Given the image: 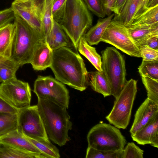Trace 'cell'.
I'll return each instance as SVG.
<instances>
[{
	"mask_svg": "<svg viewBox=\"0 0 158 158\" xmlns=\"http://www.w3.org/2000/svg\"><path fill=\"white\" fill-rule=\"evenodd\" d=\"M50 68L56 80L75 89L82 91L89 85V72L83 59L68 47L53 51Z\"/></svg>",
	"mask_w": 158,
	"mask_h": 158,
	"instance_id": "6da1fadb",
	"label": "cell"
},
{
	"mask_svg": "<svg viewBox=\"0 0 158 158\" xmlns=\"http://www.w3.org/2000/svg\"><path fill=\"white\" fill-rule=\"evenodd\" d=\"M37 105L49 139L60 146L65 145L70 140L68 131L73 125L67 108L39 98Z\"/></svg>",
	"mask_w": 158,
	"mask_h": 158,
	"instance_id": "7a4b0ae2",
	"label": "cell"
},
{
	"mask_svg": "<svg viewBox=\"0 0 158 158\" xmlns=\"http://www.w3.org/2000/svg\"><path fill=\"white\" fill-rule=\"evenodd\" d=\"M13 23L15 32L11 58L21 66L30 63L37 46L46 40L43 35L16 14Z\"/></svg>",
	"mask_w": 158,
	"mask_h": 158,
	"instance_id": "3957f363",
	"label": "cell"
},
{
	"mask_svg": "<svg viewBox=\"0 0 158 158\" xmlns=\"http://www.w3.org/2000/svg\"><path fill=\"white\" fill-rule=\"evenodd\" d=\"M93 19L83 0H67L59 23L76 50L81 38L92 26Z\"/></svg>",
	"mask_w": 158,
	"mask_h": 158,
	"instance_id": "277c9868",
	"label": "cell"
},
{
	"mask_svg": "<svg viewBox=\"0 0 158 158\" xmlns=\"http://www.w3.org/2000/svg\"><path fill=\"white\" fill-rule=\"evenodd\" d=\"M101 53L102 71L110 85L111 95L116 98L127 81L125 60L113 47H107Z\"/></svg>",
	"mask_w": 158,
	"mask_h": 158,
	"instance_id": "5b68a950",
	"label": "cell"
},
{
	"mask_svg": "<svg viewBox=\"0 0 158 158\" xmlns=\"http://www.w3.org/2000/svg\"><path fill=\"white\" fill-rule=\"evenodd\" d=\"M137 82L132 79L127 81L115 98L111 110L106 117L110 124L118 128L125 129L129 123L137 92Z\"/></svg>",
	"mask_w": 158,
	"mask_h": 158,
	"instance_id": "8992f818",
	"label": "cell"
},
{
	"mask_svg": "<svg viewBox=\"0 0 158 158\" xmlns=\"http://www.w3.org/2000/svg\"><path fill=\"white\" fill-rule=\"evenodd\" d=\"M87 139L88 146L102 150H123L127 143L125 137L118 128L102 122L90 130Z\"/></svg>",
	"mask_w": 158,
	"mask_h": 158,
	"instance_id": "52a82bcc",
	"label": "cell"
},
{
	"mask_svg": "<svg viewBox=\"0 0 158 158\" xmlns=\"http://www.w3.org/2000/svg\"><path fill=\"white\" fill-rule=\"evenodd\" d=\"M33 92L37 98L69 107V92L64 85L50 76L39 75L34 82Z\"/></svg>",
	"mask_w": 158,
	"mask_h": 158,
	"instance_id": "ba28073f",
	"label": "cell"
},
{
	"mask_svg": "<svg viewBox=\"0 0 158 158\" xmlns=\"http://www.w3.org/2000/svg\"><path fill=\"white\" fill-rule=\"evenodd\" d=\"M17 130L30 138L49 139L37 105H30L19 109Z\"/></svg>",
	"mask_w": 158,
	"mask_h": 158,
	"instance_id": "9c48e42d",
	"label": "cell"
},
{
	"mask_svg": "<svg viewBox=\"0 0 158 158\" xmlns=\"http://www.w3.org/2000/svg\"><path fill=\"white\" fill-rule=\"evenodd\" d=\"M0 97L12 106L19 109L30 105L31 89L28 82L15 77L0 84Z\"/></svg>",
	"mask_w": 158,
	"mask_h": 158,
	"instance_id": "30bf717a",
	"label": "cell"
},
{
	"mask_svg": "<svg viewBox=\"0 0 158 158\" xmlns=\"http://www.w3.org/2000/svg\"><path fill=\"white\" fill-rule=\"evenodd\" d=\"M101 41L110 44L130 56L140 57L139 48L131 38L127 28L112 20Z\"/></svg>",
	"mask_w": 158,
	"mask_h": 158,
	"instance_id": "8fae6325",
	"label": "cell"
},
{
	"mask_svg": "<svg viewBox=\"0 0 158 158\" xmlns=\"http://www.w3.org/2000/svg\"><path fill=\"white\" fill-rule=\"evenodd\" d=\"M44 2L45 0H14L11 6L15 14L44 36L42 21Z\"/></svg>",
	"mask_w": 158,
	"mask_h": 158,
	"instance_id": "7c38bea8",
	"label": "cell"
},
{
	"mask_svg": "<svg viewBox=\"0 0 158 158\" xmlns=\"http://www.w3.org/2000/svg\"><path fill=\"white\" fill-rule=\"evenodd\" d=\"M131 137L133 141L139 144H150L158 148V113Z\"/></svg>",
	"mask_w": 158,
	"mask_h": 158,
	"instance_id": "4fadbf2b",
	"label": "cell"
},
{
	"mask_svg": "<svg viewBox=\"0 0 158 158\" xmlns=\"http://www.w3.org/2000/svg\"><path fill=\"white\" fill-rule=\"evenodd\" d=\"M158 113V104L147 98L137 110L130 130L131 135L135 134Z\"/></svg>",
	"mask_w": 158,
	"mask_h": 158,
	"instance_id": "5bb4252c",
	"label": "cell"
},
{
	"mask_svg": "<svg viewBox=\"0 0 158 158\" xmlns=\"http://www.w3.org/2000/svg\"><path fill=\"white\" fill-rule=\"evenodd\" d=\"M143 0H126L119 13L114 15L112 20L129 27L134 18L143 11Z\"/></svg>",
	"mask_w": 158,
	"mask_h": 158,
	"instance_id": "9a60e30c",
	"label": "cell"
},
{
	"mask_svg": "<svg viewBox=\"0 0 158 158\" xmlns=\"http://www.w3.org/2000/svg\"><path fill=\"white\" fill-rule=\"evenodd\" d=\"M53 51L46 41L39 44L30 62L33 69L42 71L50 68L52 61Z\"/></svg>",
	"mask_w": 158,
	"mask_h": 158,
	"instance_id": "2e32d148",
	"label": "cell"
},
{
	"mask_svg": "<svg viewBox=\"0 0 158 158\" xmlns=\"http://www.w3.org/2000/svg\"><path fill=\"white\" fill-rule=\"evenodd\" d=\"M0 141L24 150L42 154L37 148L17 129L0 136Z\"/></svg>",
	"mask_w": 158,
	"mask_h": 158,
	"instance_id": "e0dca14e",
	"label": "cell"
},
{
	"mask_svg": "<svg viewBox=\"0 0 158 158\" xmlns=\"http://www.w3.org/2000/svg\"><path fill=\"white\" fill-rule=\"evenodd\" d=\"M127 28L131 38L138 48L151 36L158 35V23L151 25L130 27Z\"/></svg>",
	"mask_w": 158,
	"mask_h": 158,
	"instance_id": "ac0fdd59",
	"label": "cell"
},
{
	"mask_svg": "<svg viewBox=\"0 0 158 158\" xmlns=\"http://www.w3.org/2000/svg\"><path fill=\"white\" fill-rule=\"evenodd\" d=\"M46 41L53 51L63 47L73 46L60 24L55 21L52 29Z\"/></svg>",
	"mask_w": 158,
	"mask_h": 158,
	"instance_id": "d6986e66",
	"label": "cell"
},
{
	"mask_svg": "<svg viewBox=\"0 0 158 158\" xmlns=\"http://www.w3.org/2000/svg\"><path fill=\"white\" fill-rule=\"evenodd\" d=\"M15 32L13 23H10L0 28V55L11 58Z\"/></svg>",
	"mask_w": 158,
	"mask_h": 158,
	"instance_id": "ffe728a7",
	"label": "cell"
},
{
	"mask_svg": "<svg viewBox=\"0 0 158 158\" xmlns=\"http://www.w3.org/2000/svg\"><path fill=\"white\" fill-rule=\"evenodd\" d=\"M114 15L113 13L106 18H100L97 23L89 29L85 35V38L89 45H97L101 42V38Z\"/></svg>",
	"mask_w": 158,
	"mask_h": 158,
	"instance_id": "44dd1931",
	"label": "cell"
},
{
	"mask_svg": "<svg viewBox=\"0 0 158 158\" xmlns=\"http://www.w3.org/2000/svg\"><path fill=\"white\" fill-rule=\"evenodd\" d=\"M44 158L41 154L24 150L0 141V158Z\"/></svg>",
	"mask_w": 158,
	"mask_h": 158,
	"instance_id": "7402d4cb",
	"label": "cell"
},
{
	"mask_svg": "<svg viewBox=\"0 0 158 158\" xmlns=\"http://www.w3.org/2000/svg\"><path fill=\"white\" fill-rule=\"evenodd\" d=\"M89 84L94 91L104 97L111 95L110 85L102 71L88 73Z\"/></svg>",
	"mask_w": 158,
	"mask_h": 158,
	"instance_id": "603a6c76",
	"label": "cell"
},
{
	"mask_svg": "<svg viewBox=\"0 0 158 158\" xmlns=\"http://www.w3.org/2000/svg\"><path fill=\"white\" fill-rule=\"evenodd\" d=\"M77 49L79 52L89 60L97 70L102 71V56L97 52L95 48L88 44L85 39V35L80 39Z\"/></svg>",
	"mask_w": 158,
	"mask_h": 158,
	"instance_id": "cb8c5ba5",
	"label": "cell"
},
{
	"mask_svg": "<svg viewBox=\"0 0 158 158\" xmlns=\"http://www.w3.org/2000/svg\"><path fill=\"white\" fill-rule=\"evenodd\" d=\"M24 135L46 158H59L60 157L58 149L51 143L49 139L41 138H31Z\"/></svg>",
	"mask_w": 158,
	"mask_h": 158,
	"instance_id": "d4e9b609",
	"label": "cell"
},
{
	"mask_svg": "<svg viewBox=\"0 0 158 158\" xmlns=\"http://www.w3.org/2000/svg\"><path fill=\"white\" fill-rule=\"evenodd\" d=\"M158 23V5L147 8L135 17L130 27L151 25Z\"/></svg>",
	"mask_w": 158,
	"mask_h": 158,
	"instance_id": "484cf974",
	"label": "cell"
},
{
	"mask_svg": "<svg viewBox=\"0 0 158 158\" xmlns=\"http://www.w3.org/2000/svg\"><path fill=\"white\" fill-rule=\"evenodd\" d=\"M17 127V114L0 113V136Z\"/></svg>",
	"mask_w": 158,
	"mask_h": 158,
	"instance_id": "4316f807",
	"label": "cell"
},
{
	"mask_svg": "<svg viewBox=\"0 0 158 158\" xmlns=\"http://www.w3.org/2000/svg\"><path fill=\"white\" fill-rule=\"evenodd\" d=\"M53 1L45 0L42 24L45 40L50 34L53 25L54 20L52 16Z\"/></svg>",
	"mask_w": 158,
	"mask_h": 158,
	"instance_id": "83f0119b",
	"label": "cell"
},
{
	"mask_svg": "<svg viewBox=\"0 0 158 158\" xmlns=\"http://www.w3.org/2000/svg\"><path fill=\"white\" fill-rule=\"evenodd\" d=\"M138 69L141 76L158 81V60L148 61L143 59Z\"/></svg>",
	"mask_w": 158,
	"mask_h": 158,
	"instance_id": "f1b7e54d",
	"label": "cell"
},
{
	"mask_svg": "<svg viewBox=\"0 0 158 158\" xmlns=\"http://www.w3.org/2000/svg\"><path fill=\"white\" fill-rule=\"evenodd\" d=\"M123 149L118 151H104L88 146L86 150V158H123Z\"/></svg>",
	"mask_w": 158,
	"mask_h": 158,
	"instance_id": "f546056e",
	"label": "cell"
},
{
	"mask_svg": "<svg viewBox=\"0 0 158 158\" xmlns=\"http://www.w3.org/2000/svg\"><path fill=\"white\" fill-rule=\"evenodd\" d=\"M142 81L147 92V98L158 104V81L141 76Z\"/></svg>",
	"mask_w": 158,
	"mask_h": 158,
	"instance_id": "4dcf8cb0",
	"label": "cell"
},
{
	"mask_svg": "<svg viewBox=\"0 0 158 158\" xmlns=\"http://www.w3.org/2000/svg\"><path fill=\"white\" fill-rule=\"evenodd\" d=\"M89 10L97 17L103 18L106 15L101 0H83Z\"/></svg>",
	"mask_w": 158,
	"mask_h": 158,
	"instance_id": "1f68e13d",
	"label": "cell"
},
{
	"mask_svg": "<svg viewBox=\"0 0 158 158\" xmlns=\"http://www.w3.org/2000/svg\"><path fill=\"white\" fill-rule=\"evenodd\" d=\"M123 158H143V151L133 142L128 143L123 149Z\"/></svg>",
	"mask_w": 158,
	"mask_h": 158,
	"instance_id": "d6a6232c",
	"label": "cell"
},
{
	"mask_svg": "<svg viewBox=\"0 0 158 158\" xmlns=\"http://www.w3.org/2000/svg\"><path fill=\"white\" fill-rule=\"evenodd\" d=\"M67 0H54L52 16L54 21L59 23L64 13Z\"/></svg>",
	"mask_w": 158,
	"mask_h": 158,
	"instance_id": "836d02e7",
	"label": "cell"
},
{
	"mask_svg": "<svg viewBox=\"0 0 158 158\" xmlns=\"http://www.w3.org/2000/svg\"><path fill=\"white\" fill-rule=\"evenodd\" d=\"M140 57L146 60H158V50L152 49L145 45L138 47Z\"/></svg>",
	"mask_w": 158,
	"mask_h": 158,
	"instance_id": "e575fe53",
	"label": "cell"
},
{
	"mask_svg": "<svg viewBox=\"0 0 158 158\" xmlns=\"http://www.w3.org/2000/svg\"><path fill=\"white\" fill-rule=\"evenodd\" d=\"M19 66L2 65L0 66V82L6 81L16 77V73Z\"/></svg>",
	"mask_w": 158,
	"mask_h": 158,
	"instance_id": "d590c367",
	"label": "cell"
},
{
	"mask_svg": "<svg viewBox=\"0 0 158 158\" xmlns=\"http://www.w3.org/2000/svg\"><path fill=\"white\" fill-rule=\"evenodd\" d=\"M15 16V14L11 7L0 10V28L11 23Z\"/></svg>",
	"mask_w": 158,
	"mask_h": 158,
	"instance_id": "8d00e7d4",
	"label": "cell"
},
{
	"mask_svg": "<svg viewBox=\"0 0 158 158\" xmlns=\"http://www.w3.org/2000/svg\"><path fill=\"white\" fill-rule=\"evenodd\" d=\"M19 110L12 106L0 97V113L17 114Z\"/></svg>",
	"mask_w": 158,
	"mask_h": 158,
	"instance_id": "74e56055",
	"label": "cell"
},
{
	"mask_svg": "<svg viewBox=\"0 0 158 158\" xmlns=\"http://www.w3.org/2000/svg\"><path fill=\"white\" fill-rule=\"evenodd\" d=\"M142 45H146L152 49L158 50V35L151 36Z\"/></svg>",
	"mask_w": 158,
	"mask_h": 158,
	"instance_id": "f35d334b",
	"label": "cell"
},
{
	"mask_svg": "<svg viewBox=\"0 0 158 158\" xmlns=\"http://www.w3.org/2000/svg\"><path fill=\"white\" fill-rule=\"evenodd\" d=\"M126 0H114L110 10L114 15L118 14L124 4Z\"/></svg>",
	"mask_w": 158,
	"mask_h": 158,
	"instance_id": "ab89813d",
	"label": "cell"
},
{
	"mask_svg": "<svg viewBox=\"0 0 158 158\" xmlns=\"http://www.w3.org/2000/svg\"><path fill=\"white\" fill-rule=\"evenodd\" d=\"M106 15L108 16L111 14L110 9L114 0H101Z\"/></svg>",
	"mask_w": 158,
	"mask_h": 158,
	"instance_id": "60d3db41",
	"label": "cell"
},
{
	"mask_svg": "<svg viewBox=\"0 0 158 158\" xmlns=\"http://www.w3.org/2000/svg\"><path fill=\"white\" fill-rule=\"evenodd\" d=\"M158 5V0H146L145 6L146 9Z\"/></svg>",
	"mask_w": 158,
	"mask_h": 158,
	"instance_id": "b9f144b4",
	"label": "cell"
},
{
	"mask_svg": "<svg viewBox=\"0 0 158 158\" xmlns=\"http://www.w3.org/2000/svg\"><path fill=\"white\" fill-rule=\"evenodd\" d=\"M146 0H143V12H144L145 10H146L147 9L146 8V6H145Z\"/></svg>",
	"mask_w": 158,
	"mask_h": 158,
	"instance_id": "7bdbcfd3",
	"label": "cell"
},
{
	"mask_svg": "<svg viewBox=\"0 0 158 158\" xmlns=\"http://www.w3.org/2000/svg\"></svg>",
	"mask_w": 158,
	"mask_h": 158,
	"instance_id": "ee69618b",
	"label": "cell"
}]
</instances>
